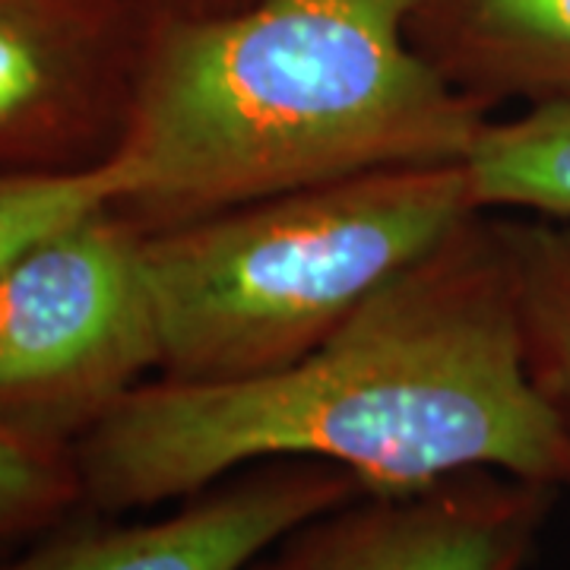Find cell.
<instances>
[{
    "label": "cell",
    "instance_id": "5",
    "mask_svg": "<svg viewBox=\"0 0 570 570\" xmlns=\"http://www.w3.org/2000/svg\"><path fill=\"white\" fill-rule=\"evenodd\" d=\"M558 489L472 469L371 494L283 535L247 570H530Z\"/></svg>",
    "mask_w": 570,
    "mask_h": 570
},
{
    "label": "cell",
    "instance_id": "6",
    "mask_svg": "<svg viewBox=\"0 0 570 570\" xmlns=\"http://www.w3.org/2000/svg\"><path fill=\"white\" fill-rule=\"evenodd\" d=\"M333 463L264 460L184 498L149 523H73L45 532L0 570H247L269 546L362 494Z\"/></svg>",
    "mask_w": 570,
    "mask_h": 570
},
{
    "label": "cell",
    "instance_id": "9",
    "mask_svg": "<svg viewBox=\"0 0 570 570\" xmlns=\"http://www.w3.org/2000/svg\"><path fill=\"white\" fill-rule=\"evenodd\" d=\"M482 213L570 223V99L489 118L466 159Z\"/></svg>",
    "mask_w": 570,
    "mask_h": 570
},
{
    "label": "cell",
    "instance_id": "7",
    "mask_svg": "<svg viewBox=\"0 0 570 570\" xmlns=\"http://www.w3.org/2000/svg\"><path fill=\"white\" fill-rule=\"evenodd\" d=\"M86 22L45 0H0V175L105 163L137 80Z\"/></svg>",
    "mask_w": 570,
    "mask_h": 570
},
{
    "label": "cell",
    "instance_id": "12",
    "mask_svg": "<svg viewBox=\"0 0 570 570\" xmlns=\"http://www.w3.org/2000/svg\"><path fill=\"white\" fill-rule=\"evenodd\" d=\"M86 513L73 448L0 428V554Z\"/></svg>",
    "mask_w": 570,
    "mask_h": 570
},
{
    "label": "cell",
    "instance_id": "2",
    "mask_svg": "<svg viewBox=\"0 0 570 570\" xmlns=\"http://www.w3.org/2000/svg\"><path fill=\"white\" fill-rule=\"evenodd\" d=\"M419 0H254L140 55L118 149L140 232L314 184L466 163L489 111L428 61Z\"/></svg>",
    "mask_w": 570,
    "mask_h": 570
},
{
    "label": "cell",
    "instance_id": "11",
    "mask_svg": "<svg viewBox=\"0 0 570 570\" xmlns=\"http://www.w3.org/2000/svg\"><path fill=\"white\" fill-rule=\"evenodd\" d=\"M124 190L127 171L115 156L67 171L0 175V279L45 235L102 206H118Z\"/></svg>",
    "mask_w": 570,
    "mask_h": 570
},
{
    "label": "cell",
    "instance_id": "8",
    "mask_svg": "<svg viewBox=\"0 0 570 570\" xmlns=\"http://www.w3.org/2000/svg\"><path fill=\"white\" fill-rule=\"evenodd\" d=\"M438 39L419 45L485 111L570 99V0H438Z\"/></svg>",
    "mask_w": 570,
    "mask_h": 570
},
{
    "label": "cell",
    "instance_id": "3",
    "mask_svg": "<svg viewBox=\"0 0 570 570\" xmlns=\"http://www.w3.org/2000/svg\"><path fill=\"white\" fill-rule=\"evenodd\" d=\"M479 213L466 163L409 165L142 232L159 377L219 384L302 358Z\"/></svg>",
    "mask_w": 570,
    "mask_h": 570
},
{
    "label": "cell",
    "instance_id": "1",
    "mask_svg": "<svg viewBox=\"0 0 570 570\" xmlns=\"http://www.w3.org/2000/svg\"><path fill=\"white\" fill-rule=\"evenodd\" d=\"M264 460L333 463L371 494L472 469L570 485L498 219L479 213L302 358L219 384L146 381L73 444L86 513L184 501Z\"/></svg>",
    "mask_w": 570,
    "mask_h": 570
},
{
    "label": "cell",
    "instance_id": "4",
    "mask_svg": "<svg viewBox=\"0 0 570 570\" xmlns=\"http://www.w3.org/2000/svg\"><path fill=\"white\" fill-rule=\"evenodd\" d=\"M163 336L142 232L115 206L67 223L0 279V428L73 448L146 374Z\"/></svg>",
    "mask_w": 570,
    "mask_h": 570
},
{
    "label": "cell",
    "instance_id": "10",
    "mask_svg": "<svg viewBox=\"0 0 570 570\" xmlns=\"http://www.w3.org/2000/svg\"><path fill=\"white\" fill-rule=\"evenodd\" d=\"M535 384L570 444V232L551 223H501Z\"/></svg>",
    "mask_w": 570,
    "mask_h": 570
}]
</instances>
